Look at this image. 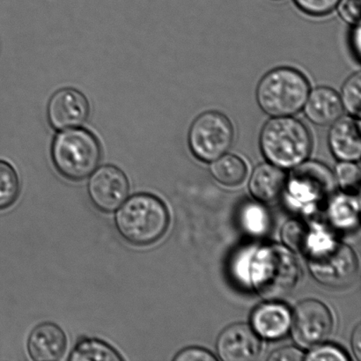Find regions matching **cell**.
Here are the masks:
<instances>
[{"mask_svg": "<svg viewBox=\"0 0 361 361\" xmlns=\"http://www.w3.org/2000/svg\"><path fill=\"white\" fill-rule=\"evenodd\" d=\"M171 216L160 197L147 192L127 197L116 210L114 226L123 240L134 247L154 245L167 233Z\"/></svg>", "mask_w": 361, "mask_h": 361, "instance_id": "obj_1", "label": "cell"}, {"mask_svg": "<svg viewBox=\"0 0 361 361\" xmlns=\"http://www.w3.org/2000/svg\"><path fill=\"white\" fill-rule=\"evenodd\" d=\"M302 252L307 255L311 274L322 285L344 288L355 281L359 270L355 253L323 226H309Z\"/></svg>", "mask_w": 361, "mask_h": 361, "instance_id": "obj_2", "label": "cell"}, {"mask_svg": "<svg viewBox=\"0 0 361 361\" xmlns=\"http://www.w3.org/2000/svg\"><path fill=\"white\" fill-rule=\"evenodd\" d=\"M302 272L291 251L279 245L264 246L255 250L251 258L250 281L263 298L276 302L298 286Z\"/></svg>", "mask_w": 361, "mask_h": 361, "instance_id": "obj_3", "label": "cell"}, {"mask_svg": "<svg viewBox=\"0 0 361 361\" xmlns=\"http://www.w3.org/2000/svg\"><path fill=\"white\" fill-rule=\"evenodd\" d=\"M259 143L267 160L281 169H293L303 164L313 146L310 130L291 116L269 120L261 130Z\"/></svg>", "mask_w": 361, "mask_h": 361, "instance_id": "obj_4", "label": "cell"}, {"mask_svg": "<svg viewBox=\"0 0 361 361\" xmlns=\"http://www.w3.org/2000/svg\"><path fill=\"white\" fill-rule=\"evenodd\" d=\"M102 146L97 137L87 129H72L56 134L52 141L53 167L63 179L83 182L98 168Z\"/></svg>", "mask_w": 361, "mask_h": 361, "instance_id": "obj_5", "label": "cell"}, {"mask_svg": "<svg viewBox=\"0 0 361 361\" xmlns=\"http://www.w3.org/2000/svg\"><path fill=\"white\" fill-rule=\"evenodd\" d=\"M310 93L307 77L293 67H278L262 78L257 101L265 114L274 118L297 114L304 108Z\"/></svg>", "mask_w": 361, "mask_h": 361, "instance_id": "obj_6", "label": "cell"}, {"mask_svg": "<svg viewBox=\"0 0 361 361\" xmlns=\"http://www.w3.org/2000/svg\"><path fill=\"white\" fill-rule=\"evenodd\" d=\"M235 140V130L228 116L219 111H207L191 125L188 142L198 160L212 162L228 153Z\"/></svg>", "mask_w": 361, "mask_h": 361, "instance_id": "obj_7", "label": "cell"}, {"mask_svg": "<svg viewBox=\"0 0 361 361\" xmlns=\"http://www.w3.org/2000/svg\"><path fill=\"white\" fill-rule=\"evenodd\" d=\"M295 168L286 180L289 203L304 211H313L334 190V176L321 162L304 161Z\"/></svg>", "mask_w": 361, "mask_h": 361, "instance_id": "obj_8", "label": "cell"}, {"mask_svg": "<svg viewBox=\"0 0 361 361\" xmlns=\"http://www.w3.org/2000/svg\"><path fill=\"white\" fill-rule=\"evenodd\" d=\"M130 193V182L125 172L115 165L101 166L92 173L87 195L94 209L109 214L121 207Z\"/></svg>", "mask_w": 361, "mask_h": 361, "instance_id": "obj_9", "label": "cell"}, {"mask_svg": "<svg viewBox=\"0 0 361 361\" xmlns=\"http://www.w3.org/2000/svg\"><path fill=\"white\" fill-rule=\"evenodd\" d=\"M334 324L331 311L324 304L316 300H304L293 314V336L300 346L316 348L330 337Z\"/></svg>", "mask_w": 361, "mask_h": 361, "instance_id": "obj_10", "label": "cell"}, {"mask_svg": "<svg viewBox=\"0 0 361 361\" xmlns=\"http://www.w3.org/2000/svg\"><path fill=\"white\" fill-rule=\"evenodd\" d=\"M90 114L86 95L73 87L61 88L52 94L47 106L49 126L56 130H65L82 126Z\"/></svg>", "mask_w": 361, "mask_h": 361, "instance_id": "obj_11", "label": "cell"}, {"mask_svg": "<svg viewBox=\"0 0 361 361\" xmlns=\"http://www.w3.org/2000/svg\"><path fill=\"white\" fill-rule=\"evenodd\" d=\"M219 356L226 361H250L259 357L262 344L258 335L246 324H233L219 335Z\"/></svg>", "mask_w": 361, "mask_h": 361, "instance_id": "obj_12", "label": "cell"}, {"mask_svg": "<svg viewBox=\"0 0 361 361\" xmlns=\"http://www.w3.org/2000/svg\"><path fill=\"white\" fill-rule=\"evenodd\" d=\"M67 345L68 341L63 329L52 322H44L28 335L27 352L34 361H58L65 357Z\"/></svg>", "mask_w": 361, "mask_h": 361, "instance_id": "obj_13", "label": "cell"}, {"mask_svg": "<svg viewBox=\"0 0 361 361\" xmlns=\"http://www.w3.org/2000/svg\"><path fill=\"white\" fill-rule=\"evenodd\" d=\"M331 126L329 146L334 157L342 161H359L361 154L359 122L353 118H341Z\"/></svg>", "mask_w": 361, "mask_h": 361, "instance_id": "obj_14", "label": "cell"}, {"mask_svg": "<svg viewBox=\"0 0 361 361\" xmlns=\"http://www.w3.org/2000/svg\"><path fill=\"white\" fill-rule=\"evenodd\" d=\"M303 109L307 118L317 126H331L344 112L341 95L327 87L314 88Z\"/></svg>", "mask_w": 361, "mask_h": 361, "instance_id": "obj_15", "label": "cell"}, {"mask_svg": "<svg viewBox=\"0 0 361 361\" xmlns=\"http://www.w3.org/2000/svg\"><path fill=\"white\" fill-rule=\"evenodd\" d=\"M251 321L257 335L275 341L288 334L292 324V314L288 307L271 302L257 307Z\"/></svg>", "mask_w": 361, "mask_h": 361, "instance_id": "obj_16", "label": "cell"}, {"mask_svg": "<svg viewBox=\"0 0 361 361\" xmlns=\"http://www.w3.org/2000/svg\"><path fill=\"white\" fill-rule=\"evenodd\" d=\"M286 180L281 168L271 164H262L255 169L251 176L250 189L257 200L269 203L281 196Z\"/></svg>", "mask_w": 361, "mask_h": 361, "instance_id": "obj_17", "label": "cell"}, {"mask_svg": "<svg viewBox=\"0 0 361 361\" xmlns=\"http://www.w3.org/2000/svg\"><path fill=\"white\" fill-rule=\"evenodd\" d=\"M68 361H123L125 358L114 346L101 338L83 336L71 351Z\"/></svg>", "mask_w": 361, "mask_h": 361, "instance_id": "obj_18", "label": "cell"}, {"mask_svg": "<svg viewBox=\"0 0 361 361\" xmlns=\"http://www.w3.org/2000/svg\"><path fill=\"white\" fill-rule=\"evenodd\" d=\"M359 200L350 195H339L329 207L328 215L336 228L351 231L359 224Z\"/></svg>", "mask_w": 361, "mask_h": 361, "instance_id": "obj_19", "label": "cell"}, {"mask_svg": "<svg viewBox=\"0 0 361 361\" xmlns=\"http://www.w3.org/2000/svg\"><path fill=\"white\" fill-rule=\"evenodd\" d=\"M211 173L212 176L223 185L233 187L239 185L245 180L247 173V165L242 158L235 154H224L212 161Z\"/></svg>", "mask_w": 361, "mask_h": 361, "instance_id": "obj_20", "label": "cell"}, {"mask_svg": "<svg viewBox=\"0 0 361 361\" xmlns=\"http://www.w3.org/2000/svg\"><path fill=\"white\" fill-rule=\"evenodd\" d=\"M20 190V180L16 169L9 162L0 160V212L16 204Z\"/></svg>", "mask_w": 361, "mask_h": 361, "instance_id": "obj_21", "label": "cell"}, {"mask_svg": "<svg viewBox=\"0 0 361 361\" xmlns=\"http://www.w3.org/2000/svg\"><path fill=\"white\" fill-rule=\"evenodd\" d=\"M240 222L244 230L251 235H264L270 226V217L262 205L247 204L240 212Z\"/></svg>", "mask_w": 361, "mask_h": 361, "instance_id": "obj_22", "label": "cell"}, {"mask_svg": "<svg viewBox=\"0 0 361 361\" xmlns=\"http://www.w3.org/2000/svg\"><path fill=\"white\" fill-rule=\"evenodd\" d=\"M341 99L343 107L350 115L360 116L361 108V74L356 73L343 85Z\"/></svg>", "mask_w": 361, "mask_h": 361, "instance_id": "obj_23", "label": "cell"}, {"mask_svg": "<svg viewBox=\"0 0 361 361\" xmlns=\"http://www.w3.org/2000/svg\"><path fill=\"white\" fill-rule=\"evenodd\" d=\"M309 233V226L300 221H289L282 229V239L290 249L302 252Z\"/></svg>", "mask_w": 361, "mask_h": 361, "instance_id": "obj_24", "label": "cell"}, {"mask_svg": "<svg viewBox=\"0 0 361 361\" xmlns=\"http://www.w3.org/2000/svg\"><path fill=\"white\" fill-rule=\"evenodd\" d=\"M336 176L343 190L355 192L360 189V169L353 161H342L336 169Z\"/></svg>", "mask_w": 361, "mask_h": 361, "instance_id": "obj_25", "label": "cell"}, {"mask_svg": "<svg viewBox=\"0 0 361 361\" xmlns=\"http://www.w3.org/2000/svg\"><path fill=\"white\" fill-rule=\"evenodd\" d=\"M255 250L256 249H253V247H245V249L240 250L233 258L232 274L235 281L243 286L250 284V267Z\"/></svg>", "mask_w": 361, "mask_h": 361, "instance_id": "obj_26", "label": "cell"}, {"mask_svg": "<svg viewBox=\"0 0 361 361\" xmlns=\"http://www.w3.org/2000/svg\"><path fill=\"white\" fill-rule=\"evenodd\" d=\"M303 13L311 16H324L337 8L341 0H293Z\"/></svg>", "mask_w": 361, "mask_h": 361, "instance_id": "obj_27", "label": "cell"}, {"mask_svg": "<svg viewBox=\"0 0 361 361\" xmlns=\"http://www.w3.org/2000/svg\"><path fill=\"white\" fill-rule=\"evenodd\" d=\"M309 353V355L305 357L306 360L310 361H320V360H331V361H346L348 360V357L341 351V349L332 345L316 346Z\"/></svg>", "mask_w": 361, "mask_h": 361, "instance_id": "obj_28", "label": "cell"}, {"mask_svg": "<svg viewBox=\"0 0 361 361\" xmlns=\"http://www.w3.org/2000/svg\"><path fill=\"white\" fill-rule=\"evenodd\" d=\"M338 6L339 14L346 23H360V0H341Z\"/></svg>", "mask_w": 361, "mask_h": 361, "instance_id": "obj_29", "label": "cell"}, {"mask_svg": "<svg viewBox=\"0 0 361 361\" xmlns=\"http://www.w3.org/2000/svg\"><path fill=\"white\" fill-rule=\"evenodd\" d=\"M176 361H215L216 358L212 353L200 348H189L183 350L174 358Z\"/></svg>", "mask_w": 361, "mask_h": 361, "instance_id": "obj_30", "label": "cell"}, {"mask_svg": "<svg viewBox=\"0 0 361 361\" xmlns=\"http://www.w3.org/2000/svg\"><path fill=\"white\" fill-rule=\"evenodd\" d=\"M305 358L304 353L300 349L295 348H284L277 350L269 357V360L272 361H300Z\"/></svg>", "mask_w": 361, "mask_h": 361, "instance_id": "obj_31", "label": "cell"}, {"mask_svg": "<svg viewBox=\"0 0 361 361\" xmlns=\"http://www.w3.org/2000/svg\"><path fill=\"white\" fill-rule=\"evenodd\" d=\"M352 49L355 51V54L357 59H360V23L356 24V27L353 28V33L351 35Z\"/></svg>", "mask_w": 361, "mask_h": 361, "instance_id": "obj_32", "label": "cell"}, {"mask_svg": "<svg viewBox=\"0 0 361 361\" xmlns=\"http://www.w3.org/2000/svg\"><path fill=\"white\" fill-rule=\"evenodd\" d=\"M353 351H355L357 359L360 360L361 355V331L360 325H358L355 329V334L353 338Z\"/></svg>", "mask_w": 361, "mask_h": 361, "instance_id": "obj_33", "label": "cell"}, {"mask_svg": "<svg viewBox=\"0 0 361 361\" xmlns=\"http://www.w3.org/2000/svg\"><path fill=\"white\" fill-rule=\"evenodd\" d=\"M274 1H279V0H274Z\"/></svg>", "mask_w": 361, "mask_h": 361, "instance_id": "obj_34", "label": "cell"}]
</instances>
